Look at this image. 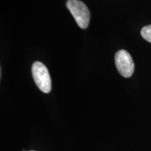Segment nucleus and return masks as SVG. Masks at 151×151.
I'll list each match as a JSON object with an SVG mask.
<instances>
[{"mask_svg":"<svg viewBox=\"0 0 151 151\" xmlns=\"http://www.w3.org/2000/svg\"><path fill=\"white\" fill-rule=\"evenodd\" d=\"M115 63L120 74L124 78H129L134 71V64L132 56L125 50H120L115 55Z\"/></svg>","mask_w":151,"mask_h":151,"instance_id":"obj_3","label":"nucleus"},{"mask_svg":"<svg viewBox=\"0 0 151 151\" xmlns=\"http://www.w3.org/2000/svg\"><path fill=\"white\" fill-rule=\"evenodd\" d=\"M66 6L79 27L86 29L90 18V11L86 5L80 0H68Z\"/></svg>","mask_w":151,"mask_h":151,"instance_id":"obj_1","label":"nucleus"},{"mask_svg":"<svg viewBox=\"0 0 151 151\" xmlns=\"http://www.w3.org/2000/svg\"><path fill=\"white\" fill-rule=\"evenodd\" d=\"M33 79L39 89L44 93L51 90V79L46 66L41 62H35L32 67Z\"/></svg>","mask_w":151,"mask_h":151,"instance_id":"obj_2","label":"nucleus"},{"mask_svg":"<svg viewBox=\"0 0 151 151\" xmlns=\"http://www.w3.org/2000/svg\"><path fill=\"white\" fill-rule=\"evenodd\" d=\"M141 35L145 40L151 43V25L145 26L141 31Z\"/></svg>","mask_w":151,"mask_h":151,"instance_id":"obj_4","label":"nucleus"},{"mask_svg":"<svg viewBox=\"0 0 151 151\" xmlns=\"http://www.w3.org/2000/svg\"><path fill=\"white\" fill-rule=\"evenodd\" d=\"M32 151H34V150H32Z\"/></svg>","mask_w":151,"mask_h":151,"instance_id":"obj_5","label":"nucleus"}]
</instances>
